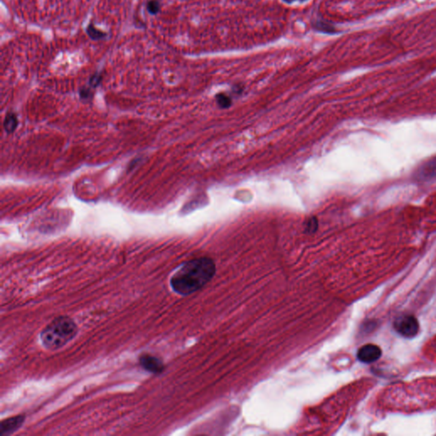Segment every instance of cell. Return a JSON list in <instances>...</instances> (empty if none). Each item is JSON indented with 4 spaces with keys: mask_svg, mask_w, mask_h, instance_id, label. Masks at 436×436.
<instances>
[{
    "mask_svg": "<svg viewBox=\"0 0 436 436\" xmlns=\"http://www.w3.org/2000/svg\"><path fill=\"white\" fill-rule=\"evenodd\" d=\"M216 272L213 261L208 257L196 258L184 263L171 278V289L188 296L201 289L211 281Z\"/></svg>",
    "mask_w": 436,
    "mask_h": 436,
    "instance_id": "obj_1",
    "label": "cell"
},
{
    "mask_svg": "<svg viewBox=\"0 0 436 436\" xmlns=\"http://www.w3.org/2000/svg\"><path fill=\"white\" fill-rule=\"evenodd\" d=\"M78 333L74 320L67 316L56 318L41 332L40 340L45 348L57 350L72 341Z\"/></svg>",
    "mask_w": 436,
    "mask_h": 436,
    "instance_id": "obj_2",
    "label": "cell"
},
{
    "mask_svg": "<svg viewBox=\"0 0 436 436\" xmlns=\"http://www.w3.org/2000/svg\"><path fill=\"white\" fill-rule=\"evenodd\" d=\"M393 327L397 333L407 339L413 338L419 331L418 320L410 314H404L397 318L393 322Z\"/></svg>",
    "mask_w": 436,
    "mask_h": 436,
    "instance_id": "obj_3",
    "label": "cell"
},
{
    "mask_svg": "<svg viewBox=\"0 0 436 436\" xmlns=\"http://www.w3.org/2000/svg\"><path fill=\"white\" fill-rule=\"evenodd\" d=\"M381 348L374 344H366L359 349L357 357L363 363H372L380 359Z\"/></svg>",
    "mask_w": 436,
    "mask_h": 436,
    "instance_id": "obj_4",
    "label": "cell"
},
{
    "mask_svg": "<svg viewBox=\"0 0 436 436\" xmlns=\"http://www.w3.org/2000/svg\"><path fill=\"white\" fill-rule=\"evenodd\" d=\"M139 363L146 372H151L153 374H160L165 368L164 364L159 358L150 354L142 355L139 360Z\"/></svg>",
    "mask_w": 436,
    "mask_h": 436,
    "instance_id": "obj_5",
    "label": "cell"
},
{
    "mask_svg": "<svg viewBox=\"0 0 436 436\" xmlns=\"http://www.w3.org/2000/svg\"><path fill=\"white\" fill-rule=\"evenodd\" d=\"M24 415H18L12 418H9L1 422L0 424V435L1 436H9L16 430H18L24 424Z\"/></svg>",
    "mask_w": 436,
    "mask_h": 436,
    "instance_id": "obj_6",
    "label": "cell"
},
{
    "mask_svg": "<svg viewBox=\"0 0 436 436\" xmlns=\"http://www.w3.org/2000/svg\"><path fill=\"white\" fill-rule=\"evenodd\" d=\"M312 28L318 33L326 34H334L339 33L333 22L327 21L326 19L316 18L311 22Z\"/></svg>",
    "mask_w": 436,
    "mask_h": 436,
    "instance_id": "obj_7",
    "label": "cell"
},
{
    "mask_svg": "<svg viewBox=\"0 0 436 436\" xmlns=\"http://www.w3.org/2000/svg\"><path fill=\"white\" fill-rule=\"evenodd\" d=\"M420 179H432L436 178V157L426 162L418 172Z\"/></svg>",
    "mask_w": 436,
    "mask_h": 436,
    "instance_id": "obj_8",
    "label": "cell"
},
{
    "mask_svg": "<svg viewBox=\"0 0 436 436\" xmlns=\"http://www.w3.org/2000/svg\"><path fill=\"white\" fill-rule=\"evenodd\" d=\"M86 34L88 35L89 38L94 41H98V40H104L107 37V33L104 31L100 30L97 28L95 27V25L91 22L86 28Z\"/></svg>",
    "mask_w": 436,
    "mask_h": 436,
    "instance_id": "obj_9",
    "label": "cell"
},
{
    "mask_svg": "<svg viewBox=\"0 0 436 436\" xmlns=\"http://www.w3.org/2000/svg\"><path fill=\"white\" fill-rule=\"evenodd\" d=\"M17 126V118L15 114L9 113L5 117L4 122H3V127L7 132H12L15 131V128Z\"/></svg>",
    "mask_w": 436,
    "mask_h": 436,
    "instance_id": "obj_10",
    "label": "cell"
},
{
    "mask_svg": "<svg viewBox=\"0 0 436 436\" xmlns=\"http://www.w3.org/2000/svg\"><path fill=\"white\" fill-rule=\"evenodd\" d=\"M146 11L151 15H158L161 10V3L159 0H147L146 3Z\"/></svg>",
    "mask_w": 436,
    "mask_h": 436,
    "instance_id": "obj_11",
    "label": "cell"
},
{
    "mask_svg": "<svg viewBox=\"0 0 436 436\" xmlns=\"http://www.w3.org/2000/svg\"><path fill=\"white\" fill-rule=\"evenodd\" d=\"M216 100H217V104L222 108H228L232 104V99L229 97V95L226 94L224 92L218 93L216 96Z\"/></svg>",
    "mask_w": 436,
    "mask_h": 436,
    "instance_id": "obj_12",
    "label": "cell"
},
{
    "mask_svg": "<svg viewBox=\"0 0 436 436\" xmlns=\"http://www.w3.org/2000/svg\"><path fill=\"white\" fill-rule=\"evenodd\" d=\"M101 80H102V73H95L90 78V86L92 87H97L101 84Z\"/></svg>",
    "mask_w": 436,
    "mask_h": 436,
    "instance_id": "obj_13",
    "label": "cell"
},
{
    "mask_svg": "<svg viewBox=\"0 0 436 436\" xmlns=\"http://www.w3.org/2000/svg\"><path fill=\"white\" fill-rule=\"evenodd\" d=\"M284 3H288V4H291V3H296V2H305V1H308V0H282Z\"/></svg>",
    "mask_w": 436,
    "mask_h": 436,
    "instance_id": "obj_14",
    "label": "cell"
}]
</instances>
